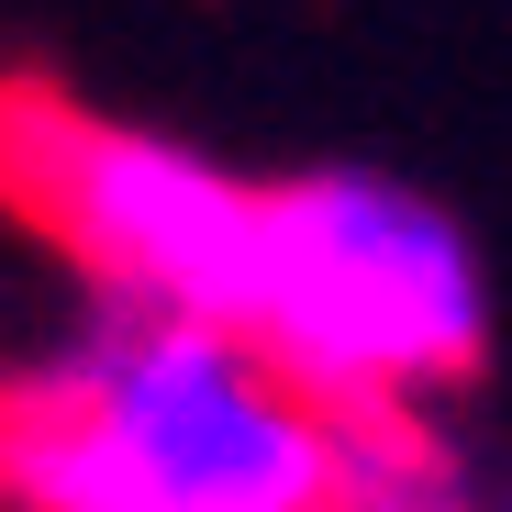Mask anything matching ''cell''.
Returning <instances> with one entry per match:
<instances>
[{
	"label": "cell",
	"instance_id": "obj_4",
	"mask_svg": "<svg viewBox=\"0 0 512 512\" xmlns=\"http://www.w3.org/2000/svg\"><path fill=\"white\" fill-rule=\"evenodd\" d=\"M334 468H346V512H468V468L423 423V401L334 412Z\"/></svg>",
	"mask_w": 512,
	"mask_h": 512
},
{
	"label": "cell",
	"instance_id": "obj_3",
	"mask_svg": "<svg viewBox=\"0 0 512 512\" xmlns=\"http://www.w3.org/2000/svg\"><path fill=\"white\" fill-rule=\"evenodd\" d=\"M0 201H12L90 290L201 312V323H256L268 290V190L234 179L223 156L145 134V123H90L67 101H0Z\"/></svg>",
	"mask_w": 512,
	"mask_h": 512
},
{
	"label": "cell",
	"instance_id": "obj_1",
	"mask_svg": "<svg viewBox=\"0 0 512 512\" xmlns=\"http://www.w3.org/2000/svg\"><path fill=\"white\" fill-rule=\"evenodd\" d=\"M12 512H346L334 412L234 323L90 290L0 379Z\"/></svg>",
	"mask_w": 512,
	"mask_h": 512
},
{
	"label": "cell",
	"instance_id": "obj_2",
	"mask_svg": "<svg viewBox=\"0 0 512 512\" xmlns=\"http://www.w3.org/2000/svg\"><path fill=\"white\" fill-rule=\"evenodd\" d=\"M245 334L323 412L457 390L490 357L479 234L390 167H301L268 190V290Z\"/></svg>",
	"mask_w": 512,
	"mask_h": 512
}]
</instances>
